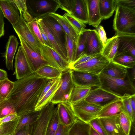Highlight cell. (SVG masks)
<instances>
[{
    "mask_svg": "<svg viewBox=\"0 0 135 135\" xmlns=\"http://www.w3.org/2000/svg\"><path fill=\"white\" fill-rule=\"evenodd\" d=\"M49 80L33 73L14 82V87L6 99L12 103L18 116L35 110L41 92Z\"/></svg>",
    "mask_w": 135,
    "mask_h": 135,
    "instance_id": "1",
    "label": "cell"
},
{
    "mask_svg": "<svg viewBox=\"0 0 135 135\" xmlns=\"http://www.w3.org/2000/svg\"><path fill=\"white\" fill-rule=\"evenodd\" d=\"M99 76L100 82V88L123 98L135 95L134 84L127 74L124 79L112 78L101 73Z\"/></svg>",
    "mask_w": 135,
    "mask_h": 135,
    "instance_id": "2",
    "label": "cell"
},
{
    "mask_svg": "<svg viewBox=\"0 0 135 135\" xmlns=\"http://www.w3.org/2000/svg\"><path fill=\"white\" fill-rule=\"evenodd\" d=\"M113 27L116 31L115 35L135 34V9L117 6Z\"/></svg>",
    "mask_w": 135,
    "mask_h": 135,
    "instance_id": "3",
    "label": "cell"
},
{
    "mask_svg": "<svg viewBox=\"0 0 135 135\" xmlns=\"http://www.w3.org/2000/svg\"><path fill=\"white\" fill-rule=\"evenodd\" d=\"M72 69H69L62 72L60 76V86L51 103L55 104L68 102L75 86L72 78Z\"/></svg>",
    "mask_w": 135,
    "mask_h": 135,
    "instance_id": "4",
    "label": "cell"
},
{
    "mask_svg": "<svg viewBox=\"0 0 135 135\" xmlns=\"http://www.w3.org/2000/svg\"><path fill=\"white\" fill-rule=\"evenodd\" d=\"M59 8L85 24L88 23L86 0H59Z\"/></svg>",
    "mask_w": 135,
    "mask_h": 135,
    "instance_id": "5",
    "label": "cell"
},
{
    "mask_svg": "<svg viewBox=\"0 0 135 135\" xmlns=\"http://www.w3.org/2000/svg\"><path fill=\"white\" fill-rule=\"evenodd\" d=\"M28 11L34 18H40L55 13L59 8L57 0L26 1Z\"/></svg>",
    "mask_w": 135,
    "mask_h": 135,
    "instance_id": "6",
    "label": "cell"
},
{
    "mask_svg": "<svg viewBox=\"0 0 135 135\" xmlns=\"http://www.w3.org/2000/svg\"><path fill=\"white\" fill-rule=\"evenodd\" d=\"M76 118L88 123L97 115L102 107L84 100L70 104Z\"/></svg>",
    "mask_w": 135,
    "mask_h": 135,
    "instance_id": "7",
    "label": "cell"
},
{
    "mask_svg": "<svg viewBox=\"0 0 135 135\" xmlns=\"http://www.w3.org/2000/svg\"><path fill=\"white\" fill-rule=\"evenodd\" d=\"M109 62L102 54H100L75 66L71 69L99 75Z\"/></svg>",
    "mask_w": 135,
    "mask_h": 135,
    "instance_id": "8",
    "label": "cell"
},
{
    "mask_svg": "<svg viewBox=\"0 0 135 135\" xmlns=\"http://www.w3.org/2000/svg\"><path fill=\"white\" fill-rule=\"evenodd\" d=\"M41 18L53 35L63 53L68 59L66 47V34L63 29L56 20L48 15Z\"/></svg>",
    "mask_w": 135,
    "mask_h": 135,
    "instance_id": "9",
    "label": "cell"
},
{
    "mask_svg": "<svg viewBox=\"0 0 135 135\" xmlns=\"http://www.w3.org/2000/svg\"><path fill=\"white\" fill-rule=\"evenodd\" d=\"M20 14L18 22L12 26L13 28L18 35L20 36L34 50L41 53V44L33 35L22 13L20 12Z\"/></svg>",
    "mask_w": 135,
    "mask_h": 135,
    "instance_id": "10",
    "label": "cell"
},
{
    "mask_svg": "<svg viewBox=\"0 0 135 135\" xmlns=\"http://www.w3.org/2000/svg\"><path fill=\"white\" fill-rule=\"evenodd\" d=\"M26 59L32 71L35 73L40 67L49 65L44 59L41 53L33 49L22 37L18 35Z\"/></svg>",
    "mask_w": 135,
    "mask_h": 135,
    "instance_id": "11",
    "label": "cell"
},
{
    "mask_svg": "<svg viewBox=\"0 0 135 135\" xmlns=\"http://www.w3.org/2000/svg\"><path fill=\"white\" fill-rule=\"evenodd\" d=\"M40 51L41 56L49 65L62 71L69 69V62L52 48L41 44Z\"/></svg>",
    "mask_w": 135,
    "mask_h": 135,
    "instance_id": "12",
    "label": "cell"
},
{
    "mask_svg": "<svg viewBox=\"0 0 135 135\" xmlns=\"http://www.w3.org/2000/svg\"><path fill=\"white\" fill-rule=\"evenodd\" d=\"M50 103L41 109L40 115L32 125L31 135H45L49 119L54 112L56 107Z\"/></svg>",
    "mask_w": 135,
    "mask_h": 135,
    "instance_id": "13",
    "label": "cell"
},
{
    "mask_svg": "<svg viewBox=\"0 0 135 135\" xmlns=\"http://www.w3.org/2000/svg\"><path fill=\"white\" fill-rule=\"evenodd\" d=\"M121 99L99 87L91 89L85 100L102 108L113 102Z\"/></svg>",
    "mask_w": 135,
    "mask_h": 135,
    "instance_id": "14",
    "label": "cell"
},
{
    "mask_svg": "<svg viewBox=\"0 0 135 135\" xmlns=\"http://www.w3.org/2000/svg\"><path fill=\"white\" fill-rule=\"evenodd\" d=\"M72 78L75 86L84 87H100L99 75L72 70Z\"/></svg>",
    "mask_w": 135,
    "mask_h": 135,
    "instance_id": "15",
    "label": "cell"
},
{
    "mask_svg": "<svg viewBox=\"0 0 135 135\" xmlns=\"http://www.w3.org/2000/svg\"><path fill=\"white\" fill-rule=\"evenodd\" d=\"M15 70L13 74L17 80L26 77L33 73L31 70L21 46L15 57Z\"/></svg>",
    "mask_w": 135,
    "mask_h": 135,
    "instance_id": "16",
    "label": "cell"
},
{
    "mask_svg": "<svg viewBox=\"0 0 135 135\" xmlns=\"http://www.w3.org/2000/svg\"><path fill=\"white\" fill-rule=\"evenodd\" d=\"M119 44L115 55L127 54L135 57V34H118Z\"/></svg>",
    "mask_w": 135,
    "mask_h": 135,
    "instance_id": "17",
    "label": "cell"
},
{
    "mask_svg": "<svg viewBox=\"0 0 135 135\" xmlns=\"http://www.w3.org/2000/svg\"><path fill=\"white\" fill-rule=\"evenodd\" d=\"M56 108L59 123L70 127L77 119L70 104L68 102L58 104Z\"/></svg>",
    "mask_w": 135,
    "mask_h": 135,
    "instance_id": "18",
    "label": "cell"
},
{
    "mask_svg": "<svg viewBox=\"0 0 135 135\" xmlns=\"http://www.w3.org/2000/svg\"><path fill=\"white\" fill-rule=\"evenodd\" d=\"M103 48L97 30H90L86 39L85 54L90 55L102 54Z\"/></svg>",
    "mask_w": 135,
    "mask_h": 135,
    "instance_id": "19",
    "label": "cell"
},
{
    "mask_svg": "<svg viewBox=\"0 0 135 135\" xmlns=\"http://www.w3.org/2000/svg\"><path fill=\"white\" fill-rule=\"evenodd\" d=\"M99 118L108 135H126L121 126L118 115Z\"/></svg>",
    "mask_w": 135,
    "mask_h": 135,
    "instance_id": "20",
    "label": "cell"
},
{
    "mask_svg": "<svg viewBox=\"0 0 135 135\" xmlns=\"http://www.w3.org/2000/svg\"><path fill=\"white\" fill-rule=\"evenodd\" d=\"M0 7L4 17L12 26L18 22L20 16V12L18 8L11 0H0Z\"/></svg>",
    "mask_w": 135,
    "mask_h": 135,
    "instance_id": "21",
    "label": "cell"
},
{
    "mask_svg": "<svg viewBox=\"0 0 135 135\" xmlns=\"http://www.w3.org/2000/svg\"><path fill=\"white\" fill-rule=\"evenodd\" d=\"M88 9V23L96 28L102 20L99 8V0H86Z\"/></svg>",
    "mask_w": 135,
    "mask_h": 135,
    "instance_id": "22",
    "label": "cell"
},
{
    "mask_svg": "<svg viewBox=\"0 0 135 135\" xmlns=\"http://www.w3.org/2000/svg\"><path fill=\"white\" fill-rule=\"evenodd\" d=\"M18 44V42L15 36L13 35L9 36L4 55L6 67L8 70H13V59Z\"/></svg>",
    "mask_w": 135,
    "mask_h": 135,
    "instance_id": "23",
    "label": "cell"
},
{
    "mask_svg": "<svg viewBox=\"0 0 135 135\" xmlns=\"http://www.w3.org/2000/svg\"><path fill=\"white\" fill-rule=\"evenodd\" d=\"M122 99L113 102L102 107L97 115V117L103 118L118 115L123 111Z\"/></svg>",
    "mask_w": 135,
    "mask_h": 135,
    "instance_id": "24",
    "label": "cell"
},
{
    "mask_svg": "<svg viewBox=\"0 0 135 135\" xmlns=\"http://www.w3.org/2000/svg\"><path fill=\"white\" fill-rule=\"evenodd\" d=\"M48 15L56 21L66 35L73 40L76 41L78 40L79 33L63 16L56 13Z\"/></svg>",
    "mask_w": 135,
    "mask_h": 135,
    "instance_id": "25",
    "label": "cell"
},
{
    "mask_svg": "<svg viewBox=\"0 0 135 135\" xmlns=\"http://www.w3.org/2000/svg\"><path fill=\"white\" fill-rule=\"evenodd\" d=\"M127 73V68L112 61L109 62L101 73L112 78L124 79Z\"/></svg>",
    "mask_w": 135,
    "mask_h": 135,
    "instance_id": "26",
    "label": "cell"
},
{
    "mask_svg": "<svg viewBox=\"0 0 135 135\" xmlns=\"http://www.w3.org/2000/svg\"><path fill=\"white\" fill-rule=\"evenodd\" d=\"M118 44V36L115 35L112 37L108 39L103 47L102 54L110 62L112 61L117 54Z\"/></svg>",
    "mask_w": 135,
    "mask_h": 135,
    "instance_id": "27",
    "label": "cell"
},
{
    "mask_svg": "<svg viewBox=\"0 0 135 135\" xmlns=\"http://www.w3.org/2000/svg\"><path fill=\"white\" fill-rule=\"evenodd\" d=\"M117 5L115 0H99V8L102 20L110 18L115 11Z\"/></svg>",
    "mask_w": 135,
    "mask_h": 135,
    "instance_id": "28",
    "label": "cell"
},
{
    "mask_svg": "<svg viewBox=\"0 0 135 135\" xmlns=\"http://www.w3.org/2000/svg\"><path fill=\"white\" fill-rule=\"evenodd\" d=\"M41 110L26 113L19 116V119L15 131L27 125L33 124L39 117Z\"/></svg>",
    "mask_w": 135,
    "mask_h": 135,
    "instance_id": "29",
    "label": "cell"
},
{
    "mask_svg": "<svg viewBox=\"0 0 135 135\" xmlns=\"http://www.w3.org/2000/svg\"><path fill=\"white\" fill-rule=\"evenodd\" d=\"M62 72L55 67L49 65H45L40 67L35 73L42 78L52 80L59 77Z\"/></svg>",
    "mask_w": 135,
    "mask_h": 135,
    "instance_id": "30",
    "label": "cell"
},
{
    "mask_svg": "<svg viewBox=\"0 0 135 135\" xmlns=\"http://www.w3.org/2000/svg\"><path fill=\"white\" fill-rule=\"evenodd\" d=\"M35 37L41 45H45L37 22V18L33 17L29 13L22 15Z\"/></svg>",
    "mask_w": 135,
    "mask_h": 135,
    "instance_id": "31",
    "label": "cell"
},
{
    "mask_svg": "<svg viewBox=\"0 0 135 135\" xmlns=\"http://www.w3.org/2000/svg\"><path fill=\"white\" fill-rule=\"evenodd\" d=\"M61 75L53 85L37 103L35 110H41L45 105L51 103V100L60 86Z\"/></svg>",
    "mask_w": 135,
    "mask_h": 135,
    "instance_id": "32",
    "label": "cell"
},
{
    "mask_svg": "<svg viewBox=\"0 0 135 135\" xmlns=\"http://www.w3.org/2000/svg\"><path fill=\"white\" fill-rule=\"evenodd\" d=\"M91 90L90 87L75 86L68 101L70 104L74 103L85 100Z\"/></svg>",
    "mask_w": 135,
    "mask_h": 135,
    "instance_id": "33",
    "label": "cell"
},
{
    "mask_svg": "<svg viewBox=\"0 0 135 135\" xmlns=\"http://www.w3.org/2000/svg\"><path fill=\"white\" fill-rule=\"evenodd\" d=\"M90 128L88 123L77 119L70 126L69 135H90Z\"/></svg>",
    "mask_w": 135,
    "mask_h": 135,
    "instance_id": "34",
    "label": "cell"
},
{
    "mask_svg": "<svg viewBox=\"0 0 135 135\" xmlns=\"http://www.w3.org/2000/svg\"><path fill=\"white\" fill-rule=\"evenodd\" d=\"M90 30L85 29L79 33L73 62L78 59L81 56L85 54V50L86 39Z\"/></svg>",
    "mask_w": 135,
    "mask_h": 135,
    "instance_id": "35",
    "label": "cell"
},
{
    "mask_svg": "<svg viewBox=\"0 0 135 135\" xmlns=\"http://www.w3.org/2000/svg\"><path fill=\"white\" fill-rule=\"evenodd\" d=\"M37 18L38 24L40 25L46 34L52 45L53 49L58 53L63 58L69 62L68 59L63 53L53 35L43 22L41 18Z\"/></svg>",
    "mask_w": 135,
    "mask_h": 135,
    "instance_id": "36",
    "label": "cell"
},
{
    "mask_svg": "<svg viewBox=\"0 0 135 135\" xmlns=\"http://www.w3.org/2000/svg\"><path fill=\"white\" fill-rule=\"evenodd\" d=\"M112 61L127 68H132L135 66V57L127 54L115 56Z\"/></svg>",
    "mask_w": 135,
    "mask_h": 135,
    "instance_id": "37",
    "label": "cell"
},
{
    "mask_svg": "<svg viewBox=\"0 0 135 135\" xmlns=\"http://www.w3.org/2000/svg\"><path fill=\"white\" fill-rule=\"evenodd\" d=\"M77 40H74L66 34V47L68 62L70 64L73 62L77 47Z\"/></svg>",
    "mask_w": 135,
    "mask_h": 135,
    "instance_id": "38",
    "label": "cell"
},
{
    "mask_svg": "<svg viewBox=\"0 0 135 135\" xmlns=\"http://www.w3.org/2000/svg\"><path fill=\"white\" fill-rule=\"evenodd\" d=\"M59 124V122L56 107L54 112L49 120L45 135H54L57 129Z\"/></svg>",
    "mask_w": 135,
    "mask_h": 135,
    "instance_id": "39",
    "label": "cell"
},
{
    "mask_svg": "<svg viewBox=\"0 0 135 135\" xmlns=\"http://www.w3.org/2000/svg\"><path fill=\"white\" fill-rule=\"evenodd\" d=\"M14 85V82L8 78L0 81V97L4 99H6L13 90Z\"/></svg>",
    "mask_w": 135,
    "mask_h": 135,
    "instance_id": "40",
    "label": "cell"
},
{
    "mask_svg": "<svg viewBox=\"0 0 135 135\" xmlns=\"http://www.w3.org/2000/svg\"><path fill=\"white\" fill-rule=\"evenodd\" d=\"M16 113L12 103L7 99H5L0 102V119L12 114Z\"/></svg>",
    "mask_w": 135,
    "mask_h": 135,
    "instance_id": "41",
    "label": "cell"
},
{
    "mask_svg": "<svg viewBox=\"0 0 135 135\" xmlns=\"http://www.w3.org/2000/svg\"><path fill=\"white\" fill-rule=\"evenodd\" d=\"M19 119V116L16 119L0 126V135H10L14 133Z\"/></svg>",
    "mask_w": 135,
    "mask_h": 135,
    "instance_id": "42",
    "label": "cell"
},
{
    "mask_svg": "<svg viewBox=\"0 0 135 135\" xmlns=\"http://www.w3.org/2000/svg\"><path fill=\"white\" fill-rule=\"evenodd\" d=\"M121 126L126 135H128L131 129L132 122L128 115L123 111L118 115Z\"/></svg>",
    "mask_w": 135,
    "mask_h": 135,
    "instance_id": "43",
    "label": "cell"
},
{
    "mask_svg": "<svg viewBox=\"0 0 135 135\" xmlns=\"http://www.w3.org/2000/svg\"><path fill=\"white\" fill-rule=\"evenodd\" d=\"M63 16L79 33L85 29L86 26L85 24L82 22L73 15L66 13Z\"/></svg>",
    "mask_w": 135,
    "mask_h": 135,
    "instance_id": "44",
    "label": "cell"
},
{
    "mask_svg": "<svg viewBox=\"0 0 135 135\" xmlns=\"http://www.w3.org/2000/svg\"><path fill=\"white\" fill-rule=\"evenodd\" d=\"M88 123L100 135H108L99 118L96 117L92 119Z\"/></svg>",
    "mask_w": 135,
    "mask_h": 135,
    "instance_id": "45",
    "label": "cell"
},
{
    "mask_svg": "<svg viewBox=\"0 0 135 135\" xmlns=\"http://www.w3.org/2000/svg\"><path fill=\"white\" fill-rule=\"evenodd\" d=\"M124 112L129 117L132 122H135V114L133 111L131 106L129 97L122 99Z\"/></svg>",
    "mask_w": 135,
    "mask_h": 135,
    "instance_id": "46",
    "label": "cell"
},
{
    "mask_svg": "<svg viewBox=\"0 0 135 135\" xmlns=\"http://www.w3.org/2000/svg\"><path fill=\"white\" fill-rule=\"evenodd\" d=\"M117 6L135 9V0H115Z\"/></svg>",
    "mask_w": 135,
    "mask_h": 135,
    "instance_id": "47",
    "label": "cell"
},
{
    "mask_svg": "<svg viewBox=\"0 0 135 135\" xmlns=\"http://www.w3.org/2000/svg\"><path fill=\"white\" fill-rule=\"evenodd\" d=\"M13 2L18 8L19 12L22 14H24L28 12L26 0H12Z\"/></svg>",
    "mask_w": 135,
    "mask_h": 135,
    "instance_id": "48",
    "label": "cell"
},
{
    "mask_svg": "<svg viewBox=\"0 0 135 135\" xmlns=\"http://www.w3.org/2000/svg\"><path fill=\"white\" fill-rule=\"evenodd\" d=\"M95 55H90L85 54L81 56L76 61L70 64L69 68L71 69L75 66L86 61Z\"/></svg>",
    "mask_w": 135,
    "mask_h": 135,
    "instance_id": "49",
    "label": "cell"
},
{
    "mask_svg": "<svg viewBox=\"0 0 135 135\" xmlns=\"http://www.w3.org/2000/svg\"><path fill=\"white\" fill-rule=\"evenodd\" d=\"M96 28L104 47L108 39L107 37L103 27L101 25H99Z\"/></svg>",
    "mask_w": 135,
    "mask_h": 135,
    "instance_id": "50",
    "label": "cell"
},
{
    "mask_svg": "<svg viewBox=\"0 0 135 135\" xmlns=\"http://www.w3.org/2000/svg\"><path fill=\"white\" fill-rule=\"evenodd\" d=\"M32 125H27L15 131L13 135H31Z\"/></svg>",
    "mask_w": 135,
    "mask_h": 135,
    "instance_id": "51",
    "label": "cell"
},
{
    "mask_svg": "<svg viewBox=\"0 0 135 135\" xmlns=\"http://www.w3.org/2000/svg\"><path fill=\"white\" fill-rule=\"evenodd\" d=\"M70 127L59 123L57 129L54 135H69Z\"/></svg>",
    "mask_w": 135,
    "mask_h": 135,
    "instance_id": "52",
    "label": "cell"
},
{
    "mask_svg": "<svg viewBox=\"0 0 135 135\" xmlns=\"http://www.w3.org/2000/svg\"><path fill=\"white\" fill-rule=\"evenodd\" d=\"M57 78H58L56 79L50 80H49L43 88L41 93L38 101L41 99L44 96L53 85L57 81Z\"/></svg>",
    "mask_w": 135,
    "mask_h": 135,
    "instance_id": "53",
    "label": "cell"
},
{
    "mask_svg": "<svg viewBox=\"0 0 135 135\" xmlns=\"http://www.w3.org/2000/svg\"><path fill=\"white\" fill-rule=\"evenodd\" d=\"M18 117L16 113L8 115L0 119L1 124L13 121L17 118Z\"/></svg>",
    "mask_w": 135,
    "mask_h": 135,
    "instance_id": "54",
    "label": "cell"
},
{
    "mask_svg": "<svg viewBox=\"0 0 135 135\" xmlns=\"http://www.w3.org/2000/svg\"><path fill=\"white\" fill-rule=\"evenodd\" d=\"M41 36L45 45L53 49L52 45L50 42L46 34L40 25L38 24Z\"/></svg>",
    "mask_w": 135,
    "mask_h": 135,
    "instance_id": "55",
    "label": "cell"
},
{
    "mask_svg": "<svg viewBox=\"0 0 135 135\" xmlns=\"http://www.w3.org/2000/svg\"><path fill=\"white\" fill-rule=\"evenodd\" d=\"M4 17L3 13L0 7V38L3 36L4 34Z\"/></svg>",
    "mask_w": 135,
    "mask_h": 135,
    "instance_id": "56",
    "label": "cell"
},
{
    "mask_svg": "<svg viewBox=\"0 0 135 135\" xmlns=\"http://www.w3.org/2000/svg\"><path fill=\"white\" fill-rule=\"evenodd\" d=\"M127 75L131 81L134 84L135 79V66L132 68H127Z\"/></svg>",
    "mask_w": 135,
    "mask_h": 135,
    "instance_id": "57",
    "label": "cell"
},
{
    "mask_svg": "<svg viewBox=\"0 0 135 135\" xmlns=\"http://www.w3.org/2000/svg\"><path fill=\"white\" fill-rule=\"evenodd\" d=\"M130 103L134 113L135 114V95L129 97Z\"/></svg>",
    "mask_w": 135,
    "mask_h": 135,
    "instance_id": "58",
    "label": "cell"
},
{
    "mask_svg": "<svg viewBox=\"0 0 135 135\" xmlns=\"http://www.w3.org/2000/svg\"><path fill=\"white\" fill-rule=\"evenodd\" d=\"M7 78L6 71L0 69V81Z\"/></svg>",
    "mask_w": 135,
    "mask_h": 135,
    "instance_id": "59",
    "label": "cell"
},
{
    "mask_svg": "<svg viewBox=\"0 0 135 135\" xmlns=\"http://www.w3.org/2000/svg\"><path fill=\"white\" fill-rule=\"evenodd\" d=\"M128 135H135V122H132L130 130Z\"/></svg>",
    "mask_w": 135,
    "mask_h": 135,
    "instance_id": "60",
    "label": "cell"
},
{
    "mask_svg": "<svg viewBox=\"0 0 135 135\" xmlns=\"http://www.w3.org/2000/svg\"><path fill=\"white\" fill-rule=\"evenodd\" d=\"M90 135H100L91 126L90 129Z\"/></svg>",
    "mask_w": 135,
    "mask_h": 135,
    "instance_id": "61",
    "label": "cell"
},
{
    "mask_svg": "<svg viewBox=\"0 0 135 135\" xmlns=\"http://www.w3.org/2000/svg\"><path fill=\"white\" fill-rule=\"evenodd\" d=\"M4 99H3L0 97V102H1V101L4 100Z\"/></svg>",
    "mask_w": 135,
    "mask_h": 135,
    "instance_id": "62",
    "label": "cell"
},
{
    "mask_svg": "<svg viewBox=\"0 0 135 135\" xmlns=\"http://www.w3.org/2000/svg\"><path fill=\"white\" fill-rule=\"evenodd\" d=\"M14 133H13V134H11V135H13V134H14Z\"/></svg>",
    "mask_w": 135,
    "mask_h": 135,
    "instance_id": "63",
    "label": "cell"
},
{
    "mask_svg": "<svg viewBox=\"0 0 135 135\" xmlns=\"http://www.w3.org/2000/svg\"><path fill=\"white\" fill-rule=\"evenodd\" d=\"M1 123L0 120V126H1Z\"/></svg>",
    "mask_w": 135,
    "mask_h": 135,
    "instance_id": "64",
    "label": "cell"
}]
</instances>
